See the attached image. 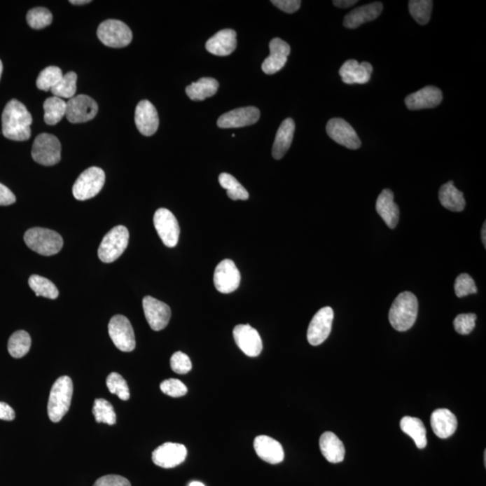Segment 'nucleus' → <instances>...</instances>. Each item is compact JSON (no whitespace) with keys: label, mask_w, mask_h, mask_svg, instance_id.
<instances>
[{"label":"nucleus","mask_w":486,"mask_h":486,"mask_svg":"<svg viewBox=\"0 0 486 486\" xmlns=\"http://www.w3.org/2000/svg\"><path fill=\"white\" fill-rule=\"evenodd\" d=\"M31 113L17 99L9 101L2 113V132L12 141H24L31 137Z\"/></svg>","instance_id":"1"},{"label":"nucleus","mask_w":486,"mask_h":486,"mask_svg":"<svg viewBox=\"0 0 486 486\" xmlns=\"http://www.w3.org/2000/svg\"><path fill=\"white\" fill-rule=\"evenodd\" d=\"M418 300L411 292L401 293L389 311V321L394 330L406 331L415 325L418 315Z\"/></svg>","instance_id":"2"},{"label":"nucleus","mask_w":486,"mask_h":486,"mask_svg":"<svg viewBox=\"0 0 486 486\" xmlns=\"http://www.w3.org/2000/svg\"><path fill=\"white\" fill-rule=\"evenodd\" d=\"M74 383L68 375H62L53 384L48 401V415L53 422H59L71 407Z\"/></svg>","instance_id":"3"},{"label":"nucleus","mask_w":486,"mask_h":486,"mask_svg":"<svg viewBox=\"0 0 486 486\" xmlns=\"http://www.w3.org/2000/svg\"><path fill=\"white\" fill-rule=\"evenodd\" d=\"M24 239L28 248L43 256L55 255L63 247V239L58 232L40 227L28 230Z\"/></svg>","instance_id":"4"},{"label":"nucleus","mask_w":486,"mask_h":486,"mask_svg":"<svg viewBox=\"0 0 486 486\" xmlns=\"http://www.w3.org/2000/svg\"><path fill=\"white\" fill-rule=\"evenodd\" d=\"M129 232L126 227L118 225L113 227L106 233L101 242L99 251V260L104 263H111L121 257L127 248Z\"/></svg>","instance_id":"5"},{"label":"nucleus","mask_w":486,"mask_h":486,"mask_svg":"<svg viewBox=\"0 0 486 486\" xmlns=\"http://www.w3.org/2000/svg\"><path fill=\"white\" fill-rule=\"evenodd\" d=\"M105 182L106 175L104 170L97 167H91L78 176L72 188V193L77 200H90L99 193Z\"/></svg>","instance_id":"6"},{"label":"nucleus","mask_w":486,"mask_h":486,"mask_svg":"<svg viewBox=\"0 0 486 486\" xmlns=\"http://www.w3.org/2000/svg\"><path fill=\"white\" fill-rule=\"evenodd\" d=\"M32 157L41 165H56L62 158V145L59 139L50 134L38 135L32 148Z\"/></svg>","instance_id":"7"},{"label":"nucleus","mask_w":486,"mask_h":486,"mask_svg":"<svg viewBox=\"0 0 486 486\" xmlns=\"http://www.w3.org/2000/svg\"><path fill=\"white\" fill-rule=\"evenodd\" d=\"M97 37L105 46L112 48H123L130 44L132 34L124 22L109 19L101 23L97 29Z\"/></svg>","instance_id":"8"},{"label":"nucleus","mask_w":486,"mask_h":486,"mask_svg":"<svg viewBox=\"0 0 486 486\" xmlns=\"http://www.w3.org/2000/svg\"><path fill=\"white\" fill-rule=\"evenodd\" d=\"M109 333L116 348L123 352H131L135 349L134 331L130 321L124 315L118 314L109 324Z\"/></svg>","instance_id":"9"},{"label":"nucleus","mask_w":486,"mask_h":486,"mask_svg":"<svg viewBox=\"0 0 486 486\" xmlns=\"http://www.w3.org/2000/svg\"><path fill=\"white\" fill-rule=\"evenodd\" d=\"M154 226L164 245L174 248L179 239V225L174 214L166 208H160L154 214Z\"/></svg>","instance_id":"10"},{"label":"nucleus","mask_w":486,"mask_h":486,"mask_svg":"<svg viewBox=\"0 0 486 486\" xmlns=\"http://www.w3.org/2000/svg\"><path fill=\"white\" fill-rule=\"evenodd\" d=\"M97 111L96 101L86 95H78L69 100L65 116L72 124H81L95 118Z\"/></svg>","instance_id":"11"},{"label":"nucleus","mask_w":486,"mask_h":486,"mask_svg":"<svg viewBox=\"0 0 486 486\" xmlns=\"http://www.w3.org/2000/svg\"><path fill=\"white\" fill-rule=\"evenodd\" d=\"M333 310L329 306L320 309L315 314L307 331V340L311 345H321L327 340L333 327Z\"/></svg>","instance_id":"12"},{"label":"nucleus","mask_w":486,"mask_h":486,"mask_svg":"<svg viewBox=\"0 0 486 486\" xmlns=\"http://www.w3.org/2000/svg\"><path fill=\"white\" fill-rule=\"evenodd\" d=\"M241 283V274L235 262L231 260L221 261L214 270V284L220 293L235 291Z\"/></svg>","instance_id":"13"},{"label":"nucleus","mask_w":486,"mask_h":486,"mask_svg":"<svg viewBox=\"0 0 486 486\" xmlns=\"http://www.w3.org/2000/svg\"><path fill=\"white\" fill-rule=\"evenodd\" d=\"M328 135L337 144L350 150H358L361 146V139L354 128L342 118H333L326 126Z\"/></svg>","instance_id":"14"},{"label":"nucleus","mask_w":486,"mask_h":486,"mask_svg":"<svg viewBox=\"0 0 486 486\" xmlns=\"http://www.w3.org/2000/svg\"><path fill=\"white\" fill-rule=\"evenodd\" d=\"M188 450L184 445L167 443L160 445L153 452V461L162 468H173L185 461Z\"/></svg>","instance_id":"15"},{"label":"nucleus","mask_w":486,"mask_h":486,"mask_svg":"<svg viewBox=\"0 0 486 486\" xmlns=\"http://www.w3.org/2000/svg\"><path fill=\"white\" fill-rule=\"evenodd\" d=\"M143 307L145 318L151 329L155 331L165 329L172 317V310L168 305L148 296L143 300Z\"/></svg>","instance_id":"16"},{"label":"nucleus","mask_w":486,"mask_h":486,"mask_svg":"<svg viewBox=\"0 0 486 486\" xmlns=\"http://www.w3.org/2000/svg\"><path fill=\"white\" fill-rule=\"evenodd\" d=\"M233 338L245 355L255 358L261 354L263 344L258 331L249 324H239L233 329Z\"/></svg>","instance_id":"17"},{"label":"nucleus","mask_w":486,"mask_h":486,"mask_svg":"<svg viewBox=\"0 0 486 486\" xmlns=\"http://www.w3.org/2000/svg\"><path fill=\"white\" fill-rule=\"evenodd\" d=\"M260 110L255 106L241 107L221 116L217 125L223 129L239 128L256 124L260 119Z\"/></svg>","instance_id":"18"},{"label":"nucleus","mask_w":486,"mask_h":486,"mask_svg":"<svg viewBox=\"0 0 486 486\" xmlns=\"http://www.w3.org/2000/svg\"><path fill=\"white\" fill-rule=\"evenodd\" d=\"M134 118L139 132L145 137H151L159 128V116L150 101L143 100L138 104Z\"/></svg>","instance_id":"19"},{"label":"nucleus","mask_w":486,"mask_h":486,"mask_svg":"<svg viewBox=\"0 0 486 486\" xmlns=\"http://www.w3.org/2000/svg\"><path fill=\"white\" fill-rule=\"evenodd\" d=\"M270 55L262 63V71L268 75L279 72L286 65L290 55L289 44L280 38H274L270 43Z\"/></svg>","instance_id":"20"},{"label":"nucleus","mask_w":486,"mask_h":486,"mask_svg":"<svg viewBox=\"0 0 486 486\" xmlns=\"http://www.w3.org/2000/svg\"><path fill=\"white\" fill-rule=\"evenodd\" d=\"M443 95L440 88L428 86L405 97V105L410 110L434 109L443 101Z\"/></svg>","instance_id":"21"},{"label":"nucleus","mask_w":486,"mask_h":486,"mask_svg":"<svg viewBox=\"0 0 486 486\" xmlns=\"http://www.w3.org/2000/svg\"><path fill=\"white\" fill-rule=\"evenodd\" d=\"M373 67L370 63H359L356 60H349L340 69V76L346 84H366L370 80Z\"/></svg>","instance_id":"22"},{"label":"nucleus","mask_w":486,"mask_h":486,"mask_svg":"<svg viewBox=\"0 0 486 486\" xmlns=\"http://www.w3.org/2000/svg\"><path fill=\"white\" fill-rule=\"evenodd\" d=\"M254 450L258 457L271 465H277L282 462L285 457L282 445L274 438L265 436V435L255 438Z\"/></svg>","instance_id":"23"},{"label":"nucleus","mask_w":486,"mask_h":486,"mask_svg":"<svg viewBox=\"0 0 486 486\" xmlns=\"http://www.w3.org/2000/svg\"><path fill=\"white\" fill-rule=\"evenodd\" d=\"M237 34L232 29L219 31L207 41L206 48L216 56H228L235 52L237 46Z\"/></svg>","instance_id":"24"},{"label":"nucleus","mask_w":486,"mask_h":486,"mask_svg":"<svg viewBox=\"0 0 486 486\" xmlns=\"http://www.w3.org/2000/svg\"><path fill=\"white\" fill-rule=\"evenodd\" d=\"M382 11H383V4L381 2L359 6L346 15L343 22L344 27L349 29H355L367 22L377 19Z\"/></svg>","instance_id":"25"},{"label":"nucleus","mask_w":486,"mask_h":486,"mask_svg":"<svg viewBox=\"0 0 486 486\" xmlns=\"http://www.w3.org/2000/svg\"><path fill=\"white\" fill-rule=\"evenodd\" d=\"M375 208L381 218L391 229L396 228L398 225L400 211L399 207L394 201V193L390 189H384L375 204Z\"/></svg>","instance_id":"26"},{"label":"nucleus","mask_w":486,"mask_h":486,"mask_svg":"<svg viewBox=\"0 0 486 486\" xmlns=\"http://www.w3.org/2000/svg\"><path fill=\"white\" fill-rule=\"evenodd\" d=\"M432 431L440 438L452 436L457 428V419L450 410L437 409L432 412L431 417Z\"/></svg>","instance_id":"27"},{"label":"nucleus","mask_w":486,"mask_h":486,"mask_svg":"<svg viewBox=\"0 0 486 486\" xmlns=\"http://www.w3.org/2000/svg\"><path fill=\"white\" fill-rule=\"evenodd\" d=\"M295 130L296 125L293 119L284 120L277 132L276 138H275L272 148L274 159L281 160L285 156L287 151L291 146Z\"/></svg>","instance_id":"28"},{"label":"nucleus","mask_w":486,"mask_h":486,"mask_svg":"<svg viewBox=\"0 0 486 486\" xmlns=\"http://www.w3.org/2000/svg\"><path fill=\"white\" fill-rule=\"evenodd\" d=\"M320 450L327 461L333 464L342 462L345 457V447L342 441L333 432H324L320 438Z\"/></svg>","instance_id":"29"},{"label":"nucleus","mask_w":486,"mask_h":486,"mask_svg":"<svg viewBox=\"0 0 486 486\" xmlns=\"http://www.w3.org/2000/svg\"><path fill=\"white\" fill-rule=\"evenodd\" d=\"M438 198L443 207L452 212H461L465 209L466 200L464 195L455 187L453 181L447 182L440 188Z\"/></svg>","instance_id":"30"},{"label":"nucleus","mask_w":486,"mask_h":486,"mask_svg":"<svg viewBox=\"0 0 486 486\" xmlns=\"http://www.w3.org/2000/svg\"><path fill=\"white\" fill-rule=\"evenodd\" d=\"M218 88L219 83L216 78H201L200 81L186 88V93L191 100L203 101L214 96Z\"/></svg>","instance_id":"31"},{"label":"nucleus","mask_w":486,"mask_h":486,"mask_svg":"<svg viewBox=\"0 0 486 486\" xmlns=\"http://www.w3.org/2000/svg\"><path fill=\"white\" fill-rule=\"evenodd\" d=\"M401 430L411 437L418 449L422 450L427 446V438H426V428L421 419L405 416L400 422Z\"/></svg>","instance_id":"32"},{"label":"nucleus","mask_w":486,"mask_h":486,"mask_svg":"<svg viewBox=\"0 0 486 486\" xmlns=\"http://www.w3.org/2000/svg\"><path fill=\"white\" fill-rule=\"evenodd\" d=\"M67 103L60 97H49L43 104L44 122L49 125L58 124L66 115Z\"/></svg>","instance_id":"33"},{"label":"nucleus","mask_w":486,"mask_h":486,"mask_svg":"<svg viewBox=\"0 0 486 486\" xmlns=\"http://www.w3.org/2000/svg\"><path fill=\"white\" fill-rule=\"evenodd\" d=\"M31 337L25 331H18L8 340V349L13 358L21 359L29 352Z\"/></svg>","instance_id":"34"},{"label":"nucleus","mask_w":486,"mask_h":486,"mask_svg":"<svg viewBox=\"0 0 486 486\" xmlns=\"http://www.w3.org/2000/svg\"><path fill=\"white\" fill-rule=\"evenodd\" d=\"M31 289L36 296H43L49 299H56L59 296V290L52 281L38 275H33L28 280Z\"/></svg>","instance_id":"35"},{"label":"nucleus","mask_w":486,"mask_h":486,"mask_svg":"<svg viewBox=\"0 0 486 486\" xmlns=\"http://www.w3.org/2000/svg\"><path fill=\"white\" fill-rule=\"evenodd\" d=\"M219 183L221 187L226 189L227 195L232 200H247L249 198L248 191L245 188H243L235 176L228 174V173H222L219 176Z\"/></svg>","instance_id":"36"},{"label":"nucleus","mask_w":486,"mask_h":486,"mask_svg":"<svg viewBox=\"0 0 486 486\" xmlns=\"http://www.w3.org/2000/svg\"><path fill=\"white\" fill-rule=\"evenodd\" d=\"M77 74L74 71L68 72L67 74L63 75L61 81L52 88L53 96L60 97V99H71L75 97L76 91H77Z\"/></svg>","instance_id":"37"},{"label":"nucleus","mask_w":486,"mask_h":486,"mask_svg":"<svg viewBox=\"0 0 486 486\" xmlns=\"http://www.w3.org/2000/svg\"><path fill=\"white\" fill-rule=\"evenodd\" d=\"M92 412L95 419L99 424L103 422V424L109 425L116 424V415L115 410H113V405L109 401L103 398L95 400Z\"/></svg>","instance_id":"38"},{"label":"nucleus","mask_w":486,"mask_h":486,"mask_svg":"<svg viewBox=\"0 0 486 486\" xmlns=\"http://www.w3.org/2000/svg\"><path fill=\"white\" fill-rule=\"evenodd\" d=\"M433 2L431 0H411L409 11L418 24L425 25L430 21Z\"/></svg>","instance_id":"39"},{"label":"nucleus","mask_w":486,"mask_h":486,"mask_svg":"<svg viewBox=\"0 0 486 486\" xmlns=\"http://www.w3.org/2000/svg\"><path fill=\"white\" fill-rule=\"evenodd\" d=\"M63 77L62 69L55 66H50L43 69L38 76L36 85L43 91L52 90Z\"/></svg>","instance_id":"40"},{"label":"nucleus","mask_w":486,"mask_h":486,"mask_svg":"<svg viewBox=\"0 0 486 486\" xmlns=\"http://www.w3.org/2000/svg\"><path fill=\"white\" fill-rule=\"evenodd\" d=\"M106 387L109 392L118 396L123 401H127L130 398V391L127 383L121 375L113 372L106 378Z\"/></svg>","instance_id":"41"},{"label":"nucleus","mask_w":486,"mask_h":486,"mask_svg":"<svg viewBox=\"0 0 486 486\" xmlns=\"http://www.w3.org/2000/svg\"><path fill=\"white\" fill-rule=\"evenodd\" d=\"M27 20L30 27L34 29H43L48 27L53 22V15L48 9L36 8L28 12Z\"/></svg>","instance_id":"42"},{"label":"nucleus","mask_w":486,"mask_h":486,"mask_svg":"<svg viewBox=\"0 0 486 486\" xmlns=\"http://www.w3.org/2000/svg\"><path fill=\"white\" fill-rule=\"evenodd\" d=\"M455 293L457 298H465L466 296L478 293L474 279L468 274H461L455 281Z\"/></svg>","instance_id":"43"},{"label":"nucleus","mask_w":486,"mask_h":486,"mask_svg":"<svg viewBox=\"0 0 486 486\" xmlns=\"http://www.w3.org/2000/svg\"><path fill=\"white\" fill-rule=\"evenodd\" d=\"M476 315L475 314H459L453 321L454 328L457 333L468 335L475 327Z\"/></svg>","instance_id":"44"},{"label":"nucleus","mask_w":486,"mask_h":486,"mask_svg":"<svg viewBox=\"0 0 486 486\" xmlns=\"http://www.w3.org/2000/svg\"><path fill=\"white\" fill-rule=\"evenodd\" d=\"M160 390L170 397H182L188 393V387L181 380L170 378L160 384Z\"/></svg>","instance_id":"45"},{"label":"nucleus","mask_w":486,"mask_h":486,"mask_svg":"<svg viewBox=\"0 0 486 486\" xmlns=\"http://www.w3.org/2000/svg\"><path fill=\"white\" fill-rule=\"evenodd\" d=\"M170 367L176 374L184 375L192 369L190 359L181 352H175L170 359Z\"/></svg>","instance_id":"46"},{"label":"nucleus","mask_w":486,"mask_h":486,"mask_svg":"<svg viewBox=\"0 0 486 486\" xmlns=\"http://www.w3.org/2000/svg\"><path fill=\"white\" fill-rule=\"evenodd\" d=\"M93 486H132L131 482L124 476L107 475L97 479Z\"/></svg>","instance_id":"47"},{"label":"nucleus","mask_w":486,"mask_h":486,"mask_svg":"<svg viewBox=\"0 0 486 486\" xmlns=\"http://www.w3.org/2000/svg\"><path fill=\"white\" fill-rule=\"evenodd\" d=\"M271 3L281 11L289 13V14H293V13L298 11L302 4L300 0H273Z\"/></svg>","instance_id":"48"},{"label":"nucleus","mask_w":486,"mask_h":486,"mask_svg":"<svg viewBox=\"0 0 486 486\" xmlns=\"http://www.w3.org/2000/svg\"><path fill=\"white\" fill-rule=\"evenodd\" d=\"M15 200L17 198L11 189L0 183V206H11Z\"/></svg>","instance_id":"49"},{"label":"nucleus","mask_w":486,"mask_h":486,"mask_svg":"<svg viewBox=\"0 0 486 486\" xmlns=\"http://www.w3.org/2000/svg\"><path fill=\"white\" fill-rule=\"evenodd\" d=\"M15 418V412L8 403L0 402V419L13 421Z\"/></svg>","instance_id":"50"},{"label":"nucleus","mask_w":486,"mask_h":486,"mask_svg":"<svg viewBox=\"0 0 486 486\" xmlns=\"http://www.w3.org/2000/svg\"><path fill=\"white\" fill-rule=\"evenodd\" d=\"M356 0H334V6L340 8H348L356 4Z\"/></svg>","instance_id":"51"},{"label":"nucleus","mask_w":486,"mask_h":486,"mask_svg":"<svg viewBox=\"0 0 486 486\" xmlns=\"http://www.w3.org/2000/svg\"><path fill=\"white\" fill-rule=\"evenodd\" d=\"M90 0H71L69 3H71V4L74 5H84V4H88V3H90Z\"/></svg>","instance_id":"52"},{"label":"nucleus","mask_w":486,"mask_h":486,"mask_svg":"<svg viewBox=\"0 0 486 486\" xmlns=\"http://www.w3.org/2000/svg\"><path fill=\"white\" fill-rule=\"evenodd\" d=\"M486 223H484L482 228V242L484 243L485 247L486 246Z\"/></svg>","instance_id":"53"},{"label":"nucleus","mask_w":486,"mask_h":486,"mask_svg":"<svg viewBox=\"0 0 486 486\" xmlns=\"http://www.w3.org/2000/svg\"><path fill=\"white\" fill-rule=\"evenodd\" d=\"M188 486H206V485H204L203 484V482L194 481V482H191L190 484L188 485Z\"/></svg>","instance_id":"54"},{"label":"nucleus","mask_w":486,"mask_h":486,"mask_svg":"<svg viewBox=\"0 0 486 486\" xmlns=\"http://www.w3.org/2000/svg\"><path fill=\"white\" fill-rule=\"evenodd\" d=\"M2 71H3V64H2V62L0 61V78H1Z\"/></svg>","instance_id":"55"}]
</instances>
